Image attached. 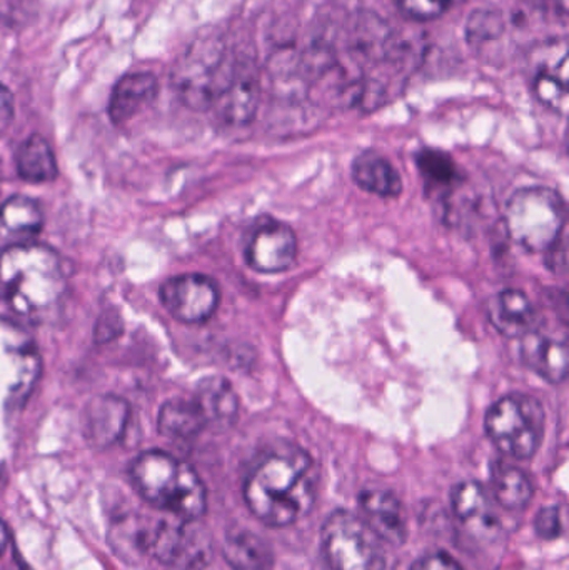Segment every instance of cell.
<instances>
[{"mask_svg": "<svg viewBox=\"0 0 569 570\" xmlns=\"http://www.w3.org/2000/svg\"><path fill=\"white\" fill-rule=\"evenodd\" d=\"M157 425L160 434L173 441H190L206 429V422L196 402L186 399L167 401L160 407Z\"/></svg>", "mask_w": 569, "mask_h": 570, "instance_id": "22", "label": "cell"}, {"mask_svg": "<svg viewBox=\"0 0 569 570\" xmlns=\"http://www.w3.org/2000/svg\"><path fill=\"white\" fill-rule=\"evenodd\" d=\"M236 60L223 37L194 40L174 63L173 87L180 102L193 110L213 109L233 77Z\"/></svg>", "mask_w": 569, "mask_h": 570, "instance_id": "4", "label": "cell"}, {"mask_svg": "<svg viewBox=\"0 0 569 570\" xmlns=\"http://www.w3.org/2000/svg\"><path fill=\"white\" fill-rule=\"evenodd\" d=\"M13 117V97L10 90L0 82V132L9 126Z\"/></svg>", "mask_w": 569, "mask_h": 570, "instance_id": "32", "label": "cell"}, {"mask_svg": "<svg viewBox=\"0 0 569 570\" xmlns=\"http://www.w3.org/2000/svg\"><path fill=\"white\" fill-rule=\"evenodd\" d=\"M461 2L463 0H396L401 12L416 22L440 19Z\"/></svg>", "mask_w": 569, "mask_h": 570, "instance_id": "28", "label": "cell"}, {"mask_svg": "<svg viewBox=\"0 0 569 570\" xmlns=\"http://www.w3.org/2000/svg\"><path fill=\"white\" fill-rule=\"evenodd\" d=\"M197 521L186 519H157L150 521L147 556L170 568L200 569L210 561V539Z\"/></svg>", "mask_w": 569, "mask_h": 570, "instance_id": "8", "label": "cell"}, {"mask_svg": "<svg viewBox=\"0 0 569 570\" xmlns=\"http://www.w3.org/2000/svg\"><path fill=\"white\" fill-rule=\"evenodd\" d=\"M63 291L62 261L50 247L16 244L0 253V294L17 314H42Z\"/></svg>", "mask_w": 569, "mask_h": 570, "instance_id": "2", "label": "cell"}, {"mask_svg": "<svg viewBox=\"0 0 569 570\" xmlns=\"http://www.w3.org/2000/svg\"><path fill=\"white\" fill-rule=\"evenodd\" d=\"M9 529H7L6 522L0 519V558L6 552L7 546H9Z\"/></svg>", "mask_w": 569, "mask_h": 570, "instance_id": "33", "label": "cell"}, {"mask_svg": "<svg viewBox=\"0 0 569 570\" xmlns=\"http://www.w3.org/2000/svg\"><path fill=\"white\" fill-rule=\"evenodd\" d=\"M491 491L498 504L511 511L527 508L534 494L530 475L504 462L491 468Z\"/></svg>", "mask_w": 569, "mask_h": 570, "instance_id": "23", "label": "cell"}, {"mask_svg": "<svg viewBox=\"0 0 569 570\" xmlns=\"http://www.w3.org/2000/svg\"><path fill=\"white\" fill-rule=\"evenodd\" d=\"M0 226L12 236H33L42 229V210L29 197H10L0 207Z\"/></svg>", "mask_w": 569, "mask_h": 570, "instance_id": "27", "label": "cell"}, {"mask_svg": "<svg viewBox=\"0 0 569 570\" xmlns=\"http://www.w3.org/2000/svg\"><path fill=\"white\" fill-rule=\"evenodd\" d=\"M297 237L287 224L264 220L254 229L246 247V263L261 274H281L293 267Z\"/></svg>", "mask_w": 569, "mask_h": 570, "instance_id": "10", "label": "cell"}, {"mask_svg": "<svg viewBox=\"0 0 569 570\" xmlns=\"http://www.w3.org/2000/svg\"><path fill=\"white\" fill-rule=\"evenodd\" d=\"M317 468L296 445L264 455L244 482L249 511L269 528H287L306 518L317 498Z\"/></svg>", "mask_w": 569, "mask_h": 570, "instance_id": "1", "label": "cell"}, {"mask_svg": "<svg viewBox=\"0 0 569 570\" xmlns=\"http://www.w3.org/2000/svg\"><path fill=\"white\" fill-rule=\"evenodd\" d=\"M521 358L528 368L551 384H561L568 375V345L565 341L530 332L521 337Z\"/></svg>", "mask_w": 569, "mask_h": 570, "instance_id": "16", "label": "cell"}, {"mask_svg": "<svg viewBox=\"0 0 569 570\" xmlns=\"http://www.w3.org/2000/svg\"><path fill=\"white\" fill-rule=\"evenodd\" d=\"M261 100V77L253 59H237L233 77L214 109L230 126H244L256 116Z\"/></svg>", "mask_w": 569, "mask_h": 570, "instance_id": "11", "label": "cell"}, {"mask_svg": "<svg viewBox=\"0 0 569 570\" xmlns=\"http://www.w3.org/2000/svg\"><path fill=\"white\" fill-rule=\"evenodd\" d=\"M453 511L461 524L473 534L490 538L498 531V515L487 489L477 481L460 482L451 492Z\"/></svg>", "mask_w": 569, "mask_h": 570, "instance_id": "17", "label": "cell"}, {"mask_svg": "<svg viewBox=\"0 0 569 570\" xmlns=\"http://www.w3.org/2000/svg\"><path fill=\"white\" fill-rule=\"evenodd\" d=\"M503 29L504 22L500 13L490 12V10H480L471 17L470 23H468L470 40L477 43L497 39Z\"/></svg>", "mask_w": 569, "mask_h": 570, "instance_id": "29", "label": "cell"}, {"mask_svg": "<svg viewBox=\"0 0 569 570\" xmlns=\"http://www.w3.org/2000/svg\"><path fill=\"white\" fill-rule=\"evenodd\" d=\"M484 429L498 451L510 458H533L545 435V409L538 399L511 394L491 405Z\"/></svg>", "mask_w": 569, "mask_h": 570, "instance_id": "6", "label": "cell"}, {"mask_svg": "<svg viewBox=\"0 0 569 570\" xmlns=\"http://www.w3.org/2000/svg\"><path fill=\"white\" fill-rule=\"evenodd\" d=\"M567 203L550 187L517 190L504 207V227L511 239L531 254H547L567 233Z\"/></svg>", "mask_w": 569, "mask_h": 570, "instance_id": "5", "label": "cell"}, {"mask_svg": "<svg viewBox=\"0 0 569 570\" xmlns=\"http://www.w3.org/2000/svg\"><path fill=\"white\" fill-rule=\"evenodd\" d=\"M130 407L117 395H99L87 404L82 431L94 449L112 448L120 441L129 422Z\"/></svg>", "mask_w": 569, "mask_h": 570, "instance_id": "12", "label": "cell"}, {"mask_svg": "<svg viewBox=\"0 0 569 570\" xmlns=\"http://www.w3.org/2000/svg\"><path fill=\"white\" fill-rule=\"evenodd\" d=\"M534 96L555 112H568V59L567 50L560 57L545 60L533 79Z\"/></svg>", "mask_w": 569, "mask_h": 570, "instance_id": "21", "label": "cell"}, {"mask_svg": "<svg viewBox=\"0 0 569 570\" xmlns=\"http://www.w3.org/2000/svg\"><path fill=\"white\" fill-rule=\"evenodd\" d=\"M223 554L234 570H273V549L263 538L247 529L227 532Z\"/></svg>", "mask_w": 569, "mask_h": 570, "instance_id": "20", "label": "cell"}, {"mask_svg": "<svg viewBox=\"0 0 569 570\" xmlns=\"http://www.w3.org/2000/svg\"><path fill=\"white\" fill-rule=\"evenodd\" d=\"M323 554L331 570H384L383 541L350 511H336L321 531Z\"/></svg>", "mask_w": 569, "mask_h": 570, "instance_id": "7", "label": "cell"}, {"mask_svg": "<svg viewBox=\"0 0 569 570\" xmlns=\"http://www.w3.org/2000/svg\"><path fill=\"white\" fill-rule=\"evenodd\" d=\"M157 79L150 72H133L124 76L110 94V120L116 126H124L136 117L140 110L146 109L157 96Z\"/></svg>", "mask_w": 569, "mask_h": 570, "instance_id": "18", "label": "cell"}, {"mask_svg": "<svg viewBox=\"0 0 569 570\" xmlns=\"http://www.w3.org/2000/svg\"><path fill=\"white\" fill-rule=\"evenodd\" d=\"M488 318L504 337L521 338L538 331V312L524 292L507 288L491 298Z\"/></svg>", "mask_w": 569, "mask_h": 570, "instance_id": "14", "label": "cell"}, {"mask_svg": "<svg viewBox=\"0 0 569 570\" xmlns=\"http://www.w3.org/2000/svg\"><path fill=\"white\" fill-rule=\"evenodd\" d=\"M353 179L360 189L383 199H396L403 193L400 173L386 157L374 150H366L354 159Z\"/></svg>", "mask_w": 569, "mask_h": 570, "instance_id": "19", "label": "cell"}, {"mask_svg": "<svg viewBox=\"0 0 569 570\" xmlns=\"http://www.w3.org/2000/svg\"><path fill=\"white\" fill-rule=\"evenodd\" d=\"M416 160L428 193H450L463 179L453 159L441 150H421Z\"/></svg>", "mask_w": 569, "mask_h": 570, "instance_id": "26", "label": "cell"}, {"mask_svg": "<svg viewBox=\"0 0 569 570\" xmlns=\"http://www.w3.org/2000/svg\"><path fill=\"white\" fill-rule=\"evenodd\" d=\"M363 521L383 542L400 548L408 541V515L403 502L390 491H364L360 495Z\"/></svg>", "mask_w": 569, "mask_h": 570, "instance_id": "13", "label": "cell"}, {"mask_svg": "<svg viewBox=\"0 0 569 570\" xmlns=\"http://www.w3.org/2000/svg\"><path fill=\"white\" fill-rule=\"evenodd\" d=\"M411 570H464L463 566L451 558L447 552H433V554L424 556Z\"/></svg>", "mask_w": 569, "mask_h": 570, "instance_id": "31", "label": "cell"}, {"mask_svg": "<svg viewBox=\"0 0 569 570\" xmlns=\"http://www.w3.org/2000/svg\"><path fill=\"white\" fill-rule=\"evenodd\" d=\"M534 529H537L538 538L545 539V541H553V539L560 538L561 532H563L560 508L548 505V508L541 509L537 519H534Z\"/></svg>", "mask_w": 569, "mask_h": 570, "instance_id": "30", "label": "cell"}, {"mask_svg": "<svg viewBox=\"0 0 569 570\" xmlns=\"http://www.w3.org/2000/svg\"><path fill=\"white\" fill-rule=\"evenodd\" d=\"M203 414L206 428L226 431L233 428L239 417V397L233 384L220 375H210L197 384L193 399Z\"/></svg>", "mask_w": 569, "mask_h": 570, "instance_id": "15", "label": "cell"}, {"mask_svg": "<svg viewBox=\"0 0 569 570\" xmlns=\"http://www.w3.org/2000/svg\"><path fill=\"white\" fill-rule=\"evenodd\" d=\"M160 302L176 321L203 324L219 307V288L203 274H183L160 285Z\"/></svg>", "mask_w": 569, "mask_h": 570, "instance_id": "9", "label": "cell"}, {"mask_svg": "<svg viewBox=\"0 0 569 570\" xmlns=\"http://www.w3.org/2000/svg\"><path fill=\"white\" fill-rule=\"evenodd\" d=\"M130 479L137 494L154 508L186 521H199L207 494L197 472L163 451H147L134 461Z\"/></svg>", "mask_w": 569, "mask_h": 570, "instance_id": "3", "label": "cell"}, {"mask_svg": "<svg viewBox=\"0 0 569 570\" xmlns=\"http://www.w3.org/2000/svg\"><path fill=\"white\" fill-rule=\"evenodd\" d=\"M150 519L127 514L116 519L110 525L109 544L120 561L136 562L147 556Z\"/></svg>", "mask_w": 569, "mask_h": 570, "instance_id": "25", "label": "cell"}, {"mask_svg": "<svg viewBox=\"0 0 569 570\" xmlns=\"http://www.w3.org/2000/svg\"><path fill=\"white\" fill-rule=\"evenodd\" d=\"M19 176L27 183H49L57 177V160L52 147L42 136H30L20 144L16 154Z\"/></svg>", "mask_w": 569, "mask_h": 570, "instance_id": "24", "label": "cell"}]
</instances>
